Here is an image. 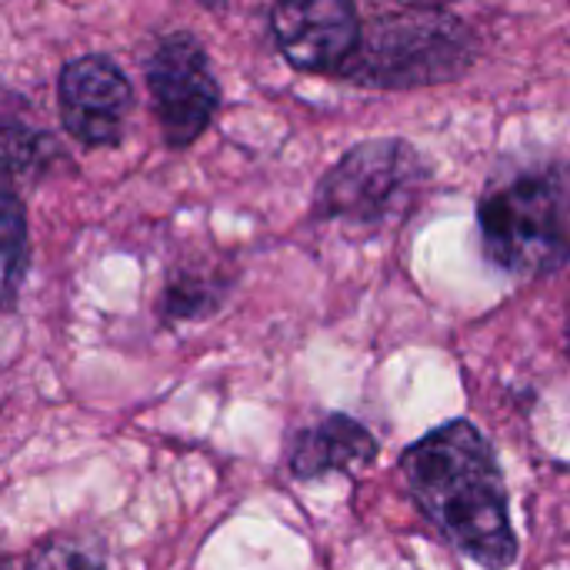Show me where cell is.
Returning a JSON list of instances; mask_svg holds the SVG:
<instances>
[{
  "label": "cell",
  "instance_id": "6",
  "mask_svg": "<svg viewBox=\"0 0 570 570\" xmlns=\"http://www.w3.org/2000/svg\"><path fill=\"white\" fill-rule=\"evenodd\" d=\"M271 30L297 70L341 73L361 43L364 23L351 0H274Z\"/></svg>",
  "mask_w": 570,
  "mask_h": 570
},
{
  "label": "cell",
  "instance_id": "1",
  "mask_svg": "<svg viewBox=\"0 0 570 570\" xmlns=\"http://www.w3.org/2000/svg\"><path fill=\"white\" fill-rule=\"evenodd\" d=\"M401 478L441 538L484 570H511L521 541L491 441L471 421H448L401 451Z\"/></svg>",
  "mask_w": 570,
  "mask_h": 570
},
{
  "label": "cell",
  "instance_id": "12",
  "mask_svg": "<svg viewBox=\"0 0 570 570\" xmlns=\"http://www.w3.org/2000/svg\"><path fill=\"white\" fill-rule=\"evenodd\" d=\"M404 7H441V3H448V0H401Z\"/></svg>",
  "mask_w": 570,
  "mask_h": 570
},
{
  "label": "cell",
  "instance_id": "4",
  "mask_svg": "<svg viewBox=\"0 0 570 570\" xmlns=\"http://www.w3.org/2000/svg\"><path fill=\"white\" fill-rule=\"evenodd\" d=\"M428 190L424 157L397 140L377 137L347 150L317 184V217L344 227H394Z\"/></svg>",
  "mask_w": 570,
  "mask_h": 570
},
{
  "label": "cell",
  "instance_id": "11",
  "mask_svg": "<svg viewBox=\"0 0 570 570\" xmlns=\"http://www.w3.org/2000/svg\"><path fill=\"white\" fill-rule=\"evenodd\" d=\"M23 570H107L104 551L77 534L43 538L23 561Z\"/></svg>",
  "mask_w": 570,
  "mask_h": 570
},
{
  "label": "cell",
  "instance_id": "10",
  "mask_svg": "<svg viewBox=\"0 0 570 570\" xmlns=\"http://www.w3.org/2000/svg\"><path fill=\"white\" fill-rule=\"evenodd\" d=\"M0 237H3V294H7V304H13L20 281L27 274V264H30V244H27V220H23V210L10 180L3 184Z\"/></svg>",
  "mask_w": 570,
  "mask_h": 570
},
{
  "label": "cell",
  "instance_id": "5",
  "mask_svg": "<svg viewBox=\"0 0 570 570\" xmlns=\"http://www.w3.org/2000/svg\"><path fill=\"white\" fill-rule=\"evenodd\" d=\"M147 90L154 117L170 147L194 144L220 104L207 50L190 33L164 37L147 60Z\"/></svg>",
  "mask_w": 570,
  "mask_h": 570
},
{
  "label": "cell",
  "instance_id": "7",
  "mask_svg": "<svg viewBox=\"0 0 570 570\" xmlns=\"http://www.w3.org/2000/svg\"><path fill=\"white\" fill-rule=\"evenodd\" d=\"M60 120L83 147L117 144L130 117V83L124 70L100 53L70 60L57 83Z\"/></svg>",
  "mask_w": 570,
  "mask_h": 570
},
{
  "label": "cell",
  "instance_id": "3",
  "mask_svg": "<svg viewBox=\"0 0 570 570\" xmlns=\"http://www.w3.org/2000/svg\"><path fill=\"white\" fill-rule=\"evenodd\" d=\"M478 57V40L438 7H407L364 27L341 77L371 87H421L461 77Z\"/></svg>",
  "mask_w": 570,
  "mask_h": 570
},
{
  "label": "cell",
  "instance_id": "13",
  "mask_svg": "<svg viewBox=\"0 0 570 570\" xmlns=\"http://www.w3.org/2000/svg\"><path fill=\"white\" fill-rule=\"evenodd\" d=\"M204 3H220V0H204Z\"/></svg>",
  "mask_w": 570,
  "mask_h": 570
},
{
  "label": "cell",
  "instance_id": "9",
  "mask_svg": "<svg viewBox=\"0 0 570 570\" xmlns=\"http://www.w3.org/2000/svg\"><path fill=\"white\" fill-rule=\"evenodd\" d=\"M224 291L227 284H220L217 274L207 277L197 271H180L177 277H170L160 311L167 321H200L217 311V304L224 301Z\"/></svg>",
  "mask_w": 570,
  "mask_h": 570
},
{
  "label": "cell",
  "instance_id": "2",
  "mask_svg": "<svg viewBox=\"0 0 570 570\" xmlns=\"http://www.w3.org/2000/svg\"><path fill=\"white\" fill-rule=\"evenodd\" d=\"M484 257L511 277H544L570 261V167L551 157L508 160L478 204Z\"/></svg>",
  "mask_w": 570,
  "mask_h": 570
},
{
  "label": "cell",
  "instance_id": "8",
  "mask_svg": "<svg viewBox=\"0 0 570 570\" xmlns=\"http://www.w3.org/2000/svg\"><path fill=\"white\" fill-rule=\"evenodd\" d=\"M381 454L377 438L351 414H327L294 434L287 471L297 481H321L331 474H357Z\"/></svg>",
  "mask_w": 570,
  "mask_h": 570
}]
</instances>
